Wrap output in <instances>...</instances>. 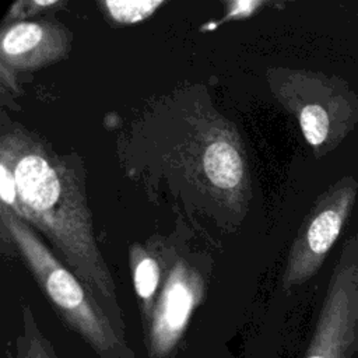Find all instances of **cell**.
<instances>
[{
	"instance_id": "obj_9",
	"label": "cell",
	"mask_w": 358,
	"mask_h": 358,
	"mask_svg": "<svg viewBox=\"0 0 358 358\" xmlns=\"http://www.w3.org/2000/svg\"><path fill=\"white\" fill-rule=\"evenodd\" d=\"M6 358H57L50 341L43 336L29 306L22 308V326L15 338L14 352H6Z\"/></svg>"
},
{
	"instance_id": "obj_5",
	"label": "cell",
	"mask_w": 358,
	"mask_h": 358,
	"mask_svg": "<svg viewBox=\"0 0 358 358\" xmlns=\"http://www.w3.org/2000/svg\"><path fill=\"white\" fill-rule=\"evenodd\" d=\"M197 165L206 183L229 199L246 189L248 165L235 134L227 129H211L197 151Z\"/></svg>"
},
{
	"instance_id": "obj_6",
	"label": "cell",
	"mask_w": 358,
	"mask_h": 358,
	"mask_svg": "<svg viewBox=\"0 0 358 358\" xmlns=\"http://www.w3.org/2000/svg\"><path fill=\"white\" fill-rule=\"evenodd\" d=\"M358 352V313L344 298L327 302L303 358H354Z\"/></svg>"
},
{
	"instance_id": "obj_11",
	"label": "cell",
	"mask_w": 358,
	"mask_h": 358,
	"mask_svg": "<svg viewBox=\"0 0 358 358\" xmlns=\"http://www.w3.org/2000/svg\"><path fill=\"white\" fill-rule=\"evenodd\" d=\"M329 116L327 112L316 103L302 108L299 112V124L305 140L310 145H320L329 134Z\"/></svg>"
},
{
	"instance_id": "obj_2",
	"label": "cell",
	"mask_w": 358,
	"mask_h": 358,
	"mask_svg": "<svg viewBox=\"0 0 358 358\" xmlns=\"http://www.w3.org/2000/svg\"><path fill=\"white\" fill-rule=\"evenodd\" d=\"M0 220L14 248L53 309L101 358H133L124 336L115 327L94 294L57 259L32 227L0 206Z\"/></svg>"
},
{
	"instance_id": "obj_10",
	"label": "cell",
	"mask_w": 358,
	"mask_h": 358,
	"mask_svg": "<svg viewBox=\"0 0 358 358\" xmlns=\"http://www.w3.org/2000/svg\"><path fill=\"white\" fill-rule=\"evenodd\" d=\"M98 4L110 21L120 25H131L148 18L164 1H102Z\"/></svg>"
},
{
	"instance_id": "obj_7",
	"label": "cell",
	"mask_w": 358,
	"mask_h": 358,
	"mask_svg": "<svg viewBox=\"0 0 358 358\" xmlns=\"http://www.w3.org/2000/svg\"><path fill=\"white\" fill-rule=\"evenodd\" d=\"M130 271L133 278V287L138 299L141 319L144 329L148 326L155 301L158 296V288L161 282V263L157 255L140 243H133L129 249Z\"/></svg>"
},
{
	"instance_id": "obj_8",
	"label": "cell",
	"mask_w": 358,
	"mask_h": 358,
	"mask_svg": "<svg viewBox=\"0 0 358 358\" xmlns=\"http://www.w3.org/2000/svg\"><path fill=\"white\" fill-rule=\"evenodd\" d=\"M341 228V217L334 210H323L319 213L312 222L309 224L306 234H305V257L303 260L291 271L285 274V284H292L295 275L298 274L299 268L302 267L303 262L308 257V253L312 256H323L334 243L340 234Z\"/></svg>"
},
{
	"instance_id": "obj_1",
	"label": "cell",
	"mask_w": 358,
	"mask_h": 358,
	"mask_svg": "<svg viewBox=\"0 0 358 358\" xmlns=\"http://www.w3.org/2000/svg\"><path fill=\"white\" fill-rule=\"evenodd\" d=\"M0 159L10 165L17 187L14 204L4 207L50 241L124 336L116 285L95 242L91 211L74 172L20 129L1 136Z\"/></svg>"
},
{
	"instance_id": "obj_12",
	"label": "cell",
	"mask_w": 358,
	"mask_h": 358,
	"mask_svg": "<svg viewBox=\"0 0 358 358\" xmlns=\"http://www.w3.org/2000/svg\"><path fill=\"white\" fill-rule=\"evenodd\" d=\"M63 6V1L60 0H20L15 1L10 6L6 17H4V22H18V21H25L27 17L38 14L41 11H46L49 8H55Z\"/></svg>"
},
{
	"instance_id": "obj_3",
	"label": "cell",
	"mask_w": 358,
	"mask_h": 358,
	"mask_svg": "<svg viewBox=\"0 0 358 358\" xmlns=\"http://www.w3.org/2000/svg\"><path fill=\"white\" fill-rule=\"evenodd\" d=\"M206 282L197 268L176 259L166 273L148 326L144 329L148 358H169L203 302Z\"/></svg>"
},
{
	"instance_id": "obj_4",
	"label": "cell",
	"mask_w": 358,
	"mask_h": 358,
	"mask_svg": "<svg viewBox=\"0 0 358 358\" xmlns=\"http://www.w3.org/2000/svg\"><path fill=\"white\" fill-rule=\"evenodd\" d=\"M71 32L57 21H18L0 35V63L14 71H34L67 57Z\"/></svg>"
}]
</instances>
